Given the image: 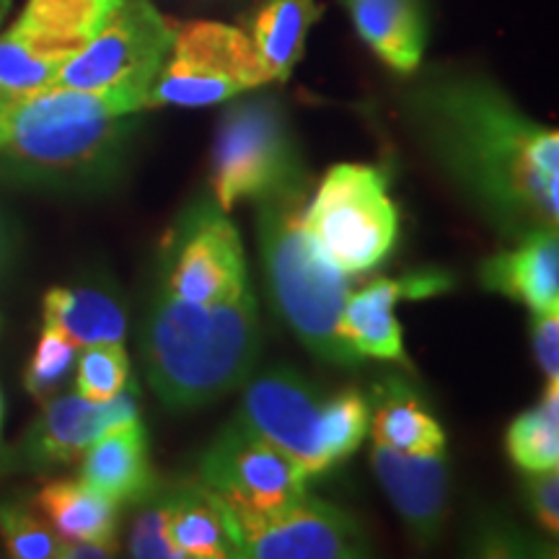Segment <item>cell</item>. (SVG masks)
<instances>
[{"label":"cell","instance_id":"7a4b0ae2","mask_svg":"<svg viewBox=\"0 0 559 559\" xmlns=\"http://www.w3.org/2000/svg\"><path fill=\"white\" fill-rule=\"evenodd\" d=\"M262 349L251 288L221 304H185L158 290L143 330L145 370L169 409L190 412L249 381Z\"/></svg>","mask_w":559,"mask_h":559},{"label":"cell","instance_id":"4316f807","mask_svg":"<svg viewBox=\"0 0 559 559\" xmlns=\"http://www.w3.org/2000/svg\"><path fill=\"white\" fill-rule=\"evenodd\" d=\"M368 430V404L360 391L349 389L324 400L321 407V440L330 466L340 464L358 451Z\"/></svg>","mask_w":559,"mask_h":559},{"label":"cell","instance_id":"5bb4252c","mask_svg":"<svg viewBox=\"0 0 559 559\" xmlns=\"http://www.w3.org/2000/svg\"><path fill=\"white\" fill-rule=\"evenodd\" d=\"M451 288V277L443 272H417V275L389 280L376 277L366 288L349 293L340 319V334L360 358L407 362L402 342V326L394 306L402 298H430Z\"/></svg>","mask_w":559,"mask_h":559},{"label":"cell","instance_id":"1f68e13d","mask_svg":"<svg viewBox=\"0 0 559 559\" xmlns=\"http://www.w3.org/2000/svg\"><path fill=\"white\" fill-rule=\"evenodd\" d=\"M526 498L534 519L542 523L544 531L557 534L559 531V477L557 469L528 472Z\"/></svg>","mask_w":559,"mask_h":559},{"label":"cell","instance_id":"9a60e30c","mask_svg":"<svg viewBox=\"0 0 559 559\" xmlns=\"http://www.w3.org/2000/svg\"><path fill=\"white\" fill-rule=\"evenodd\" d=\"M373 469L412 539L423 547L436 542L449 500V466L443 453H402L376 445Z\"/></svg>","mask_w":559,"mask_h":559},{"label":"cell","instance_id":"f1b7e54d","mask_svg":"<svg viewBox=\"0 0 559 559\" xmlns=\"http://www.w3.org/2000/svg\"><path fill=\"white\" fill-rule=\"evenodd\" d=\"M75 353H79V345L73 340H68L55 326L45 324L37 349H34L24 373L26 391H29L34 400L47 402L66 383L70 370L75 366Z\"/></svg>","mask_w":559,"mask_h":559},{"label":"cell","instance_id":"8992f818","mask_svg":"<svg viewBox=\"0 0 559 559\" xmlns=\"http://www.w3.org/2000/svg\"><path fill=\"white\" fill-rule=\"evenodd\" d=\"M304 228L319 254L345 275L376 267L400 236L386 177L373 166H332L317 198L304 207Z\"/></svg>","mask_w":559,"mask_h":559},{"label":"cell","instance_id":"d6986e66","mask_svg":"<svg viewBox=\"0 0 559 559\" xmlns=\"http://www.w3.org/2000/svg\"><path fill=\"white\" fill-rule=\"evenodd\" d=\"M122 0H29L11 34L45 58L66 62L102 32Z\"/></svg>","mask_w":559,"mask_h":559},{"label":"cell","instance_id":"4dcf8cb0","mask_svg":"<svg viewBox=\"0 0 559 559\" xmlns=\"http://www.w3.org/2000/svg\"><path fill=\"white\" fill-rule=\"evenodd\" d=\"M130 555L138 559H179L166 536L164 485L148 500L138 502V519L130 531Z\"/></svg>","mask_w":559,"mask_h":559},{"label":"cell","instance_id":"5b68a950","mask_svg":"<svg viewBox=\"0 0 559 559\" xmlns=\"http://www.w3.org/2000/svg\"><path fill=\"white\" fill-rule=\"evenodd\" d=\"M210 185L226 213L241 200L262 202L306 192L304 156L275 99L262 96L226 109L215 132Z\"/></svg>","mask_w":559,"mask_h":559},{"label":"cell","instance_id":"ac0fdd59","mask_svg":"<svg viewBox=\"0 0 559 559\" xmlns=\"http://www.w3.org/2000/svg\"><path fill=\"white\" fill-rule=\"evenodd\" d=\"M487 290L521 300L531 311H559V241L557 228L531 230L519 247L500 251L481 264Z\"/></svg>","mask_w":559,"mask_h":559},{"label":"cell","instance_id":"4fadbf2b","mask_svg":"<svg viewBox=\"0 0 559 559\" xmlns=\"http://www.w3.org/2000/svg\"><path fill=\"white\" fill-rule=\"evenodd\" d=\"M138 391L124 389L109 402H88L81 394H66L47 402L24 443V459L32 469L73 464L104 432L138 423Z\"/></svg>","mask_w":559,"mask_h":559},{"label":"cell","instance_id":"d6a6232c","mask_svg":"<svg viewBox=\"0 0 559 559\" xmlns=\"http://www.w3.org/2000/svg\"><path fill=\"white\" fill-rule=\"evenodd\" d=\"M534 330H531V340H534L536 360L547 376V381H559V313L555 311H539L534 313Z\"/></svg>","mask_w":559,"mask_h":559},{"label":"cell","instance_id":"3957f363","mask_svg":"<svg viewBox=\"0 0 559 559\" xmlns=\"http://www.w3.org/2000/svg\"><path fill=\"white\" fill-rule=\"evenodd\" d=\"M135 115L111 94L62 86L0 99V164L45 185L107 177L122 156Z\"/></svg>","mask_w":559,"mask_h":559},{"label":"cell","instance_id":"52a82bcc","mask_svg":"<svg viewBox=\"0 0 559 559\" xmlns=\"http://www.w3.org/2000/svg\"><path fill=\"white\" fill-rule=\"evenodd\" d=\"M267 83L247 32L218 21H190L174 26L169 55L151 83L145 109L213 107Z\"/></svg>","mask_w":559,"mask_h":559},{"label":"cell","instance_id":"44dd1931","mask_svg":"<svg viewBox=\"0 0 559 559\" xmlns=\"http://www.w3.org/2000/svg\"><path fill=\"white\" fill-rule=\"evenodd\" d=\"M321 16L317 0H264L249 19L247 37L270 81H288L304 58L306 37Z\"/></svg>","mask_w":559,"mask_h":559},{"label":"cell","instance_id":"ba28073f","mask_svg":"<svg viewBox=\"0 0 559 559\" xmlns=\"http://www.w3.org/2000/svg\"><path fill=\"white\" fill-rule=\"evenodd\" d=\"M200 485L218 498L243 534L306 495V474L288 453L234 417L200 459Z\"/></svg>","mask_w":559,"mask_h":559},{"label":"cell","instance_id":"2e32d148","mask_svg":"<svg viewBox=\"0 0 559 559\" xmlns=\"http://www.w3.org/2000/svg\"><path fill=\"white\" fill-rule=\"evenodd\" d=\"M81 481L115 506H138L160 487L148 456V436L143 425L115 428L83 453Z\"/></svg>","mask_w":559,"mask_h":559},{"label":"cell","instance_id":"30bf717a","mask_svg":"<svg viewBox=\"0 0 559 559\" xmlns=\"http://www.w3.org/2000/svg\"><path fill=\"white\" fill-rule=\"evenodd\" d=\"M160 290L185 304H221L249 288L241 236L218 202L187 207L166 236Z\"/></svg>","mask_w":559,"mask_h":559},{"label":"cell","instance_id":"277c9868","mask_svg":"<svg viewBox=\"0 0 559 559\" xmlns=\"http://www.w3.org/2000/svg\"><path fill=\"white\" fill-rule=\"evenodd\" d=\"M304 207L306 192L260 202L257 230L272 304L317 358L353 368L360 355L340 334L349 298L347 275L332 267L311 243L304 228Z\"/></svg>","mask_w":559,"mask_h":559},{"label":"cell","instance_id":"603a6c76","mask_svg":"<svg viewBox=\"0 0 559 559\" xmlns=\"http://www.w3.org/2000/svg\"><path fill=\"white\" fill-rule=\"evenodd\" d=\"M45 324L79 347L124 342L128 313L111 293L99 288H52L45 296Z\"/></svg>","mask_w":559,"mask_h":559},{"label":"cell","instance_id":"484cf974","mask_svg":"<svg viewBox=\"0 0 559 559\" xmlns=\"http://www.w3.org/2000/svg\"><path fill=\"white\" fill-rule=\"evenodd\" d=\"M62 66L66 62L34 52L16 34L5 32L0 37V99H16L52 86Z\"/></svg>","mask_w":559,"mask_h":559},{"label":"cell","instance_id":"8fae6325","mask_svg":"<svg viewBox=\"0 0 559 559\" xmlns=\"http://www.w3.org/2000/svg\"><path fill=\"white\" fill-rule=\"evenodd\" d=\"M321 407L324 400L317 386L298 370L272 366L247 383L241 412L236 417L288 453L300 469L313 477L332 469L321 440Z\"/></svg>","mask_w":559,"mask_h":559},{"label":"cell","instance_id":"f546056e","mask_svg":"<svg viewBox=\"0 0 559 559\" xmlns=\"http://www.w3.org/2000/svg\"><path fill=\"white\" fill-rule=\"evenodd\" d=\"M0 539L16 559H52L62 549L60 536L16 502H0Z\"/></svg>","mask_w":559,"mask_h":559},{"label":"cell","instance_id":"e575fe53","mask_svg":"<svg viewBox=\"0 0 559 559\" xmlns=\"http://www.w3.org/2000/svg\"><path fill=\"white\" fill-rule=\"evenodd\" d=\"M0 419H3V396H0Z\"/></svg>","mask_w":559,"mask_h":559},{"label":"cell","instance_id":"6da1fadb","mask_svg":"<svg viewBox=\"0 0 559 559\" xmlns=\"http://www.w3.org/2000/svg\"><path fill=\"white\" fill-rule=\"evenodd\" d=\"M419 138L453 185L515 241L559 223V135L492 81L436 73L409 96Z\"/></svg>","mask_w":559,"mask_h":559},{"label":"cell","instance_id":"9c48e42d","mask_svg":"<svg viewBox=\"0 0 559 559\" xmlns=\"http://www.w3.org/2000/svg\"><path fill=\"white\" fill-rule=\"evenodd\" d=\"M171 39L174 24L151 0H122L102 32L66 60L52 86L111 94L143 111Z\"/></svg>","mask_w":559,"mask_h":559},{"label":"cell","instance_id":"83f0119b","mask_svg":"<svg viewBox=\"0 0 559 559\" xmlns=\"http://www.w3.org/2000/svg\"><path fill=\"white\" fill-rule=\"evenodd\" d=\"M130 381V358L120 342L83 347L79 358V394L88 402H109Z\"/></svg>","mask_w":559,"mask_h":559},{"label":"cell","instance_id":"cb8c5ba5","mask_svg":"<svg viewBox=\"0 0 559 559\" xmlns=\"http://www.w3.org/2000/svg\"><path fill=\"white\" fill-rule=\"evenodd\" d=\"M370 425H373L376 445L402 453L445 451V432L438 419L400 379H386L376 386V409Z\"/></svg>","mask_w":559,"mask_h":559},{"label":"cell","instance_id":"7402d4cb","mask_svg":"<svg viewBox=\"0 0 559 559\" xmlns=\"http://www.w3.org/2000/svg\"><path fill=\"white\" fill-rule=\"evenodd\" d=\"M37 506L52 523L62 542L99 544L117 549V508L115 502L96 495L83 481L58 479L41 487Z\"/></svg>","mask_w":559,"mask_h":559},{"label":"cell","instance_id":"d4e9b609","mask_svg":"<svg viewBox=\"0 0 559 559\" xmlns=\"http://www.w3.org/2000/svg\"><path fill=\"white\" fill-rule=\"evenodd\" d=\"M508 456L523 472H547L559 464V381H547L542 402L513 419L506 436Z\"/></svg>","mask_w":559,"mask_h":559},{"label":"cell","instance_id":"836d02e7","mask_svg":"<svg viewBox=\"0 0 559 559\" xmlns=\"http://www.w3.org/2000/svg\"><path fill=\"white\" fill-rule=\"evenodd\" d=\"M9 5H11V0H0V21H3L5 13H9Z\"/></svg>","mask_w":559,"mask_h":559},{"label":"cell","instance_id":"e0dca14e","mask_svg":"<svg viewBox=\"0 0 559 559\" xmlns=\"http://www.w3.org/2000/svg\"><path fill=\"white\" fill-rule=\"evenodd\" d=\"M166 536L179 559L239 557V528L226 506L202 487L164 485Z\"/></svg>","mask_w":559,"mask_h":559},{"label":"cell","instance_id":"ffe728a7","mask_svg":"<svg viewBox=\"0 0 559 559\" xmlns=\"http://www.w3.org/2000/svg\"><path fill=\"white\" fill-rule=\"evenodd\" d=\"M355 32L394 73H415L423 62L428 24L423 0H345Z\"/></svg>","mask_w":559,"mask_h":559},{"label":"cell","instance_id":"7c38bea8","mask_svg":"<svg viewBox=\"0 0 559 559\" xmlns=\"http://www.w3.org/2000/svg\"><path fill=\"white\" fill-rule=\"evenodd\" d=\"M366 555L368 542L360 523L332 502L309 495L243 534L239 542V557L251 559H353Z\"/></svg>","mask_w":559,"mask_h":559}]
</instances>
